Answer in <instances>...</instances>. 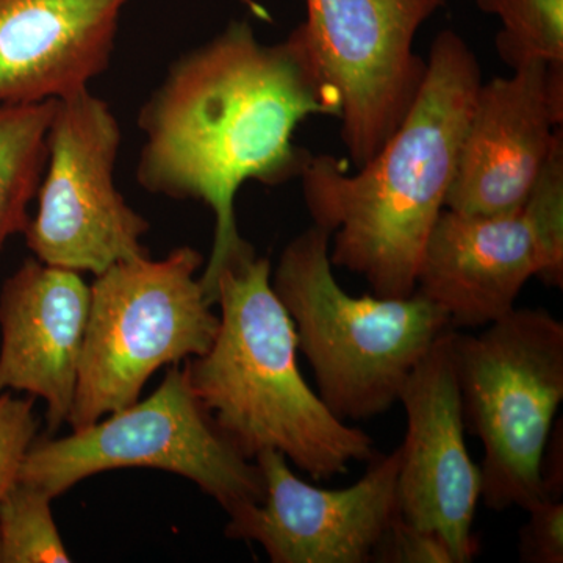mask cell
Instances as JSON below:
<instances>
[{"mask_svg": "<svg viewBox=\"0 0 563 563\" xmlns=\"http://www.w3.org/2000/svg\"><path fill=\"white\" fill-rule=\"evenodd\" d=\"M453 335L450 329L433 343L399 395L407 428L396 506L407 523L442 537L455 563H468L481 550L473 525L483 474L466 448Z\"/></svg>", "mask_w": 563, "mask_h": 563, "instance_id": "12", "label": "cell"}, {"mask_svg": "<svg viewBox=\"0 0 563 563\" xmlns=\"http://www.w3.org/2000/svg\"><path fill=\"white\" fill-rule=\"evenodd\" d=\"M203 265L201 252L179 246L157 261L146 255L95 276L73 431L139 401L158 369L210 350L220 317L199 280Z\"/></svg>", "mask_w": 563, "mask_h": 563, "instance_id": "6", "label": "cell"}, {"mask_svg": "<svg viewBox=\"0 0 563 563\" xmlns=\"http://www.w3.org/2000/svg\"><path fill=\"white\" fill-rule=\"evenodd\" d=\"M124 468L185 477L225 514L261 503L265 493L257 463L218 429L179 365L147 398L62 439H36L18 481L55 499L87 477Z\"/></svg>", "mask_w": 563, "mask_h": 563, "instance_id": "7", "label": "cell"}, {"mask_svg": "<svg viewBox=\"0 0 563 563\" xmlns=\"http://www.w3.org/2000/svg\"><path fill=\"white\" fill-rule=\"evenodd\" d=\"M448 0H306V21L288 35L292 54L343 146L365 165L399 128L424 80L413 49L422 25Z\"/></svg>", "mask_w": 563, "mask_h": 563, "instance_id": "8", "label": "cell"}, {"mask_svg": "<svg viewBox=\"0 0 563 563\" xmlns=\"http://www.w3.org/2000/svg\"><path fill=\"white\" fill-rule=\"evenodd\" d=\"M331 233L310 225L272 273L277 298L298 333L318 395L343 421H366L399 401L407 377L433 343L454 329L448 314L415 291L407 298L352 296L329 257Z\"/></svg>", "mask_w": 563, "mask_h": 563, "instance_id": "4", "label": "cell"}, {"mask_svg": "<svg viewBox=\"0 0 563 563\" xmlns=\"http://www.w3.org/2000/svg\"><path fill=\"white\" fill-rule=\"evenodd\" d=\"M35 398L0 393V501L20 479L25 455L38 439Z\"/></svg>", "mask_w": 563, "mask_h": 563, "instance_id": "19", "label": "cell"}, {"mask_svg": "<svg viewBox=\"0 0 563 563\" xmlns=\"http://www.w3.org/2000/svg\"><path fill=\"white\" fill-rule=\"evenodd\" d=\"M254 246L214 282L220 328L210 350L185 363L191 390L229 442L254 461L284 454L313 481H331L377 455L363 429L340 420L303 379L298 333Z\"/></svg>", "mask_w": 563, "mask_h": 563, "instance_id": "3", "label": "cell"}, {"mask_svg": "<svg viewBox=\"0 0 563 563\" xmlns=\"http://www.w3.org/2000/svg\"><path fill=\"white\" fill-rule=\"evenodd\" d=\"M520 529L518 554L526 563L563 562V501L544 499L536 504Z\"/></svg>", "mask_w": 563, "mask_h": 563, "instance_id": "21", "label": "cell"}, {"mask_svg": "<svg viewBox=\"0 0 563 563\" xmlns=\"http://www.w3.org/2000/svg\"><path fill=\"white\" fill-rule=\"evenodd\" d=\"M263 499L229 512L225 537L261 544L273 563H369L393 518L399 448L376 455L357 483L322 488L296 476L287 457L255 455Z\"/></svg>", "mask_w": 563, "mask_h": 563, "instance_id": "11", "label": "cell"}, {"mask_svg": "<svg viewBox=\"0 0 563 563\" xmlns=\"http://www.w3.org/2000/svg\"><path fill=\"white\" fill-rule=\"evenodd\" d=\"M88 312L90 285L81 274L35 257L0 288V393L43 399L49 435L68 424Z\"/></svg>", "mask_w": 563, "mask_h": 563, "instance_id": "14", "label": "cell"}, {"mask_svg": "<svg viewBox=\"0 0 563 563\" xmlns=\"http://www.w3.org/2000/svg\"><path fill=\"white\" fill-rule=\"evenodd\" d=\"M54 498L18 481L0 501L3 563H68L70 555L54 520Z\"/></svg>", "mask_w": 563, "mask_h": 563, "instance_id": "18", "label": "cell"}, {"mask_svg": "<svg viewBox=\"0 0 563 563\" xmlns=\"http://www.w3.org/2000/svg\"><path fill=\"white\" fill-rule=\"evenodd\" d=\"M532 277L563 287V141L520 209L440 213L417 291L439 306L454 329H481L512 312Z\"/></svg>", "mask_w": 563, "mask_h": 563, "instance_id": "10", "label": "cell"}, {"mask_svg": "<svg viewBox=\"0 0 563 563\" xmlns=\"http://www.w3.org/2000/svg\"><path fill=\"white\" fill-rule=\"evenodd\" d=\"M0 563H3L2 537H0Z\"/></svg>", "mask_w": 563, "mask_h": 563, "instance_id": "23", "label": "cell"}, {"mask_svg": "<svg viewBox=\"0 0 563 563\" xmlns=\"http://www.w3.org/2000/svg\"><path fill=\"white\" fill-rule=\"evenodd\" d=\"M131 0H0V106L57 101L109 69Z\"/></svg>", "mask_w": 563, "mask_h": 563, "instance_id": "15", "label": "cell"}, {"mask_svg": "<svg viewBox=\"0 0 563 563\" xmlns=\"http://www.w3.org/2000/svg\"><path fill=\"white\" fill-rule=\"evenodd\" d=\"M55 101L0 106V254L24 233L47 162Z\"/></svg>", "mask_w": 563, "mask_h": 563, "instance_id": "16", "label": "cell"}, {"mask_svg": "<svg viewBox=\"0 0 563 563\" xmlns=\"http://www.w3.org/2000/svg\"><path fill=\"white\" fill-rule=\"evenodd\" d=\"M240 3L246 7L252 16L257 18V20L265 22L272 21V14H269V11L266 10L262 3H258L257 0H240Z\"/></svg>", "mask_w": 563, "mask_h": 563, "instance_id": "22", "label": "cell"}, {"mask_svg": "<svg viewBox=\"0 0 563 563\" xmlns=\"http://www.w3.org/2000/svg\"><path fill=\"white\" fill-rule=\"evenodd\" d=\"M310 117L328 111L290 44L262 43L247 21L229 22L176 58L141 107L140 187L213 211V246L199 276L213 306L222 266L252 246L236 225V192L251 180L277 187L301 177L312 154L295 133Z\"/></svg>", "mask_w": 563, "mask_h": 563, "instance_id": "1", "label": "cell"}, {"mask_svg": "<svg viewBox=\"0 0 563 563\" xmlns=\"http://www.w3.org/2000/svg\"><path fill=\"white\" fill-rule=\"evenodd\" d=\"M121 141L120 121L90 88L55 101L38 206L22 233L36 261L99 276L150 255V222L114 181Z\"/></svg>", "mask_w": 563, "mask_h": 563, "instance_id": "9", "label": "cell"}, {"mask_svg": "<svg viewBox=\"0 0 563 563\" xmlns=\"http://www.w3.org/2000/svg\"><path fill=\"white\" fill-rule=\"evenodd\" d=\"M372 563H455L450 547L442 537L393 518L377 544Z\"/></svg>", "mask_w": 563, "mask_h": 563, "instance_id": "20", "label": "cell"}, {"mask_svg": "<svg viewBox=\"0 0 563 563\" xmlns=\"http://www.w3.org/2000/svg\"><path fill=\"white\" fill-rule=\"evenodd\" d=\"M426 62L409 113L357 173L333 155L312 154L299 177L313 225L331 233L333 268L358 274L380 298L417 291L484 81L476 54L451 29L435 36Z\"/></svg>", "mask_w": 563, "mask_h": 563, "instance_id": "2", "label": "cell"}, {"mask_svg": "<svg viewBox=\"0 0 563 563\" xmlns=\"http://www.w3.org/2000/svg\"><path fill=\"white\" fill-rule=\"evenodd\" d=\"M476 5L501 21L495 47L510 69L563 63V0H476Z\"/></svg>", "mask_w": 563, "mask_h": 563, "instance_id": "17", "label": "cell"}, {"mask_svg": "<svg viewBox=\"0 0 563 563\" xmlns=\"http://www.w3.org/2000/svg\"><path fill=\"white\" fill-rule=\"evenodd\" d=\"M563 63H531L477 91L444 209L496 214L520 209L563 141Z\"/></svg>", "mask_w": 563, "mask_h": 563, "instance_id": "13", "label": "cell"}, {"mask_svg": "<svg viewBox=\"0 0 563 563\" xmlns=\"http://www.w3.org/2000/svg\"><path fill=\"white\" fill-rule=\"evenodd\" d=\"M466 431L484 446L481 501L495 512L548 499L544 451L563 401V322L515 307L479 333L453 335Z\"/></svg>", "mask_w": 563, "mask_h": 563, "instance_id": "5", "label": "cell"}]
</instances>
